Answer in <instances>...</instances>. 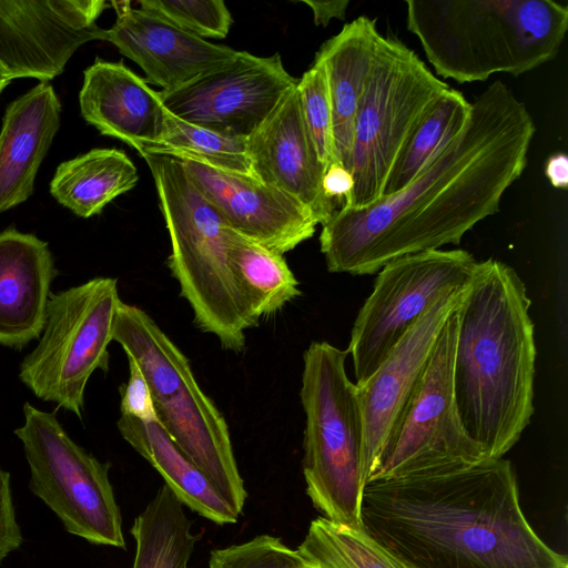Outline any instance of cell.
I'll use <instances>...</instances> for the list:
<instances>
[{"label": "cell", "mask_w": 568, "mask_h": 568, "mask_svg": "<svg viewBox=\"0 0 568 568\" xmlns=\"http://www.w3.org/2000/svg\"><path fill=\"white\" fill-rule=\"evenodd\" d=\"M535 132L525 102L494 81L470 102L463 129L403 190L362 210L341 207L322 225L327 271L371 275L398 257L458 245L499 211L527 166Z\"/></svg>", "instance_id": "cell-1"}, {"label": "cell", "mask_w": 568, "mask_h": 568, "mask_svg": "<svg viewBox=\"0 0 568 568\" xmlns=\"http://www.w3.org/2000/svg\"><path fill=\"white\" fill-rule=\"evenodd\" d=\"M364 529L410 568H568L535 532L509 460L374 479L363 489Z\"/></svg>", "instance_id": "cell-2"}, {"label": "cell", "mask_w": 568, "mask_h": 568, "mask_svg": "<svg viewBox=\"0 0 568 568\" xmlns=\"http://www.w3.org/2000/svg\"><path fill=\"white\" fill-rule=\"evenodd\" d=\"M531 301L518 273L478 262L457 308L454 394L462 425L488 458H501L534 414Z\"/></svg>", "instance_id": "cell-3"}, {"label": "cell", "mask_w": 568, "mask_h": 568, "mask_svg": "<svg viewBox=\"0 0 568 568\" xmlns=\"http://www.w3.org/2000/svg\"><path fill=\"white\" fill-rule=\"evenodd\" d=\"M406 26L436 77L457 83L519 75L554 60L568 7L554 0H406Z\"/></svg>", "instance_id": "cell-4"}, {"label": "cell", "mask_w": 568, "mask_h": 568, "mask_svg": "<svg viewBox=\"0 0 568 568\" xmlns=\"http://www.w3.org/2000/svg\"><path fill=\"white\" fill-rule=\"evenodd\" d=\"M171 242L168 266L190 304L195 324L225 349L242 352L256 326L230 256L231 227L191 181L182 160L144 150Z\"/></svg>", "instance_id": "cell-5"}, {"label": "cell", "mask_w": 568, "mask_h": 568, "mask_svg": "<svg viewBox=\"0 0 568 568\" xmlns=\"http://www.w3.org/2000/svg\"><path fill=\"white\" fill-rule=\"evenodd\" d=\"M112 341L141 368L158 423L240 516L247 494L229 426L197 384L187 357L148 313L122 301L114 314Z\"/></svg>", "instance_id": "cell-6"}, {"label": "cell", "mask_w": 568, "mask_h": 568, "mask_svg": "<svg viewBox=\"0 0 568 568\" xmlns=\"http://www.w3.org/2000/svg\"><path fill=\"white\" fill-rule=\"evenodd\" d=\"M347 355L328 342H312L304 352L303 474L306 494L322 517L363 529L364 425L357 386L345 368Z\"/></svg>", "instance_id": "cell-7"}, {"label": "cell", "mask_w": 568, "mask_h": 568, "mask_svg": "<svg viewBox=\"0 0 568 568\" xmlns=\"http://www.w3.org/2000/svg\"><path fill=\"white\" fill-rule=\"evenodd\" d=\"M449 88L402 40L393 34L381 36L345 165L354 186L342 207L362 210L383 197L408 138Z\"/></svg>", "instance_id": "cell-8"}, {"label": "cell", "mask_w": 568, "mask_h": 568, "mask_svg": "<svg viewBox=\"0 0 568 568\" xmlns=\"http://www.w3.org/2000/svg\"><path fill=\"white\" fill-rule=\"evenodd\" d=\"M120 301L112 277L51 293L39 342L20 364V381L38 398L81 419L91 375L109 368L108 346Z\"/></svg>", "instance_id": "cell-9"}, {"label": "cell", "mask_w": 568, "mask_h": 568, "mask_svg": "<svg viewBox=\"0 0 568 568\" xmlns=\"http://www.w3.org/2000/svg\"><path fill=\"white\" fill-rule=\"evenodd\" d=\"M14 430L30 468V491L60 519L64 529L93 545L125 549L120 508L109 479L111 463L78 445L54 413L30 403Z\"/></svg>", "instance_id": "cell-10"}, {"label": "cell", "mask_w": 568, "mask_h": 568, "mask_svg": "<svg viewBox=\"0 0 568 568\" xmlns=\"http://www.w3.org/2000/svg\"><path fill=\"white\" fill-rule=\"evenodd\" d=\"M446 318L374 479L449 471L489 459L464 429L454 394L458 314Z\"/></svg>", "instance_id": "cell-11"}, {"label": "cell", "mask_w": 568, "mask_h": 568, "mask_svg": "<svg viewBox=\"0 0 568 568\" xmlns=\"http://www.w3.org/2000/svg\"><path fill=\"white\" fill-rule=\"evenodd\" d=\"M477 264L468 251L439 248L383 266L351 331L355 384L368 379L440 291L465 287Z\"/></svg>", "instance_id": "cell-12"}, {"label": "cell", "mask_w": 568, "mask_h": 568, "mask_svg": "<svg viewBox=\"0 0 568 568\" xmlns=\"http://www.w3.org/2000/svg\"><path fill=\"white\" fill-rule=\"evenodd\" d=\"M297 81L284 68L280 53L256 57L242 51L233 63L158 94L164 109L181 120L247 139Z\"/></svg>", "instance_id": "cell-13"}, {"label": "cell", "mask_w": 568, "mask_h": 568, "mask_svg": "<svg viewBox=\"0 0 568 568\" xmlns=\"http://www.w3.org/2000/svg\"><path fill=\"white\" fill-rule=\"evenodd\" d=\"M104 0H0V67L11 80L48 82L90 41H105L97 20Z\"/></svg>", "instance_id": "cell-14"}, {"label": "cell", "mask_w": 568, "mask_h": 568, "mask_svg": "<svg viewBox=\"0 0 568 568\" xmlns=\"http://www.w3.org/2000/svg\"><path fill=\"white\" fill-rule=\"evenodd\" d=\"M465 287L440 291L368 379L356 384L364 425L363 488L378 469L439 332L459 305Z\"/></svg>", "instance_id": "cell-15"}, {"label": "cell", "mask_w": 568, "mask_h": 568, "mask_svg": "<svg viewBox=\"0 0 568 568\" xmlns=\"http://www.w3.org/2000/svg\"><path fill=\"white\" fill-rule=\"evenodd\" d=\"M180 160L204 199L239 234L281 255L314 235L312 213L286 193L255 176Z\"/></svg>", "instance_id": "cell-16"}, {"label": "cell", "mask_w": 568, "mask_h": 568, "mask_svg": "<svg viewBox=\"0 0 568 568\" xmlns=\"http://www.w3.org/2000/svg\"><path fill=\"white\" fill-rule=\"evenodd\" d=\"M110 4L116 20L105 29V41L144 71L146 83L162 91L179 89L220 70L242 53L185 32L150 12L132 8L130 2Z\"/></svg>", "instance_id": "cell-17"}, {"label": "cell", "mask_w": 568, "mask_h": 568, "mask_svg": "<svg viewBox=\"0 0 568 568\" xmlns=\"http://www.w3.org/2000/svg\"><path fill=\"white\" fill-rule=\"evenodd\" d=\"M247 154L254 176L303 204L317 224L337 210L323 192L325 168L306 126L297 84L247 138Z\"/></svg>", "instance_id": "cell-18"}, {"label": "cell", "mask_w": 568, "mask_h": 568, "mask_svg": "<svg viewBox=\"0 0 568 568\" xmlns=\"http://www.w3.org/2000/svg\"><path fill=\"white\" fill-rule=\"evenodd\" d=\"M82 118L102 135L112 136L141 153L155 145L165 118L158 91L122 61L97 58L83 72L79 93Z\"/></svg>", "instance_id": "cell-19"}, {"label": "cell", "mask_w": 568, "mask_h": 568, "mask_svg": "<svg viewBox=\"0 0 568 568\" xmlns=\"http://www.w3.org/2000/svg\"><path fill=\"white\" fill-rule=\"evenodd\" d=\"M57 275L48 243L14 227L0 232V345L21 349L39 339Z\"/></svg>", "instance_id": "cell-20"}, {"label": "cell", "mask_w": 568, "mask_h": 568, "mask_svg": "<svg viewBox=\"0 0 568 568\" xmlns=\"http://www.w3.org/2000/svg\"><path fill=\"white\" fill-rule=\"evenodd\" d=\"M61 103L40 82L7 105L0 130V213L26 202L60 128Z\"/></svg>", "instance_id": "cell-21"}, {"label": "cell", "mask_w": 568, "mask_h": 568, "mask_svg": "<svg viewBox=\"0 0 568 568\" xmlns=\"http://www.w3.org/2000/svg\"><path fill=\"white\" fill-rule=\"evenodd\" d=\"M381 36L376 19L359 16L325 41L314 59L326 73L336 159L344 166L351 154L356 113Z\"/></svg>", "instance_id": "cell-22"}, {"label": "cell", "mask_w": 568, "mask_h": 568, "mask_svg": "<svg viewBox=\"0 0 568 568\" xmlns=\"http://www.w3.org/2000/svg\"><path fill=\"white\" fill-rule=\"evenodd\" d=\"M116 426L184 506L217 525L237 521L239 515L158 422L121 415Z\"/></svg>", "instance_id": "cell-23"}, {"label": "cell", "mask_w": 568, "mask_h": 568, "mask_svg": "<svg viewBox=\"0 0 568 568\" xmlns=\"http://www.w3.org/2000/svg\"><path fill=\"white\" fill-rule=\"evenodd\" d=\"M138 181V170L123 151L98 148L60 163L50 193L77 216L90 217L132 190Z\"/></svg>", "instance_id": "cell-24"}, {"label": "cell", "mask_w": 568, "mask_h": 568, "mask_svg": "<svg viewBox=\"0 0 568 568\" xmlns=\"http://www.w3.org/2000/svg\"><path fill=\"white\" fill-rule=\"evenodd\" d=\"M184 505L164 484L135 517L131 535L135 540L132 568H189L200 535Z\"/></svg>", "instance_id": "cell-25"}, {"label": "cell", "mask_w": 568, "mask_h": 568, "mask_svg": "<svg viewBox=\"0 0 568 568\" xmlns=\"http://www.w3.org/2000/svg\"><path fill=\"white\" fill-rule=\"evenodd\" d=\"M230 256L257 321L301 295L298 281L283 255L231 229Z\"/></svg>", "instance_id": "cell-26"}, {"label": "cell", "mask_w": 568, "mask_h": 568, "mask_svg": "<svg viewBox=\"0 0 568 568\" xmlns=\"http://www.w3.org/2000/svg\"><path fill=\"white\" fill-rule=\"evenodd\" d=\"M296 550L310 568H410L364 528L322 516L311 521Z\"/></svg>", "instance_id": "cell-27"}, {"label": "cell", "mask_w": 568, "mask_h": 568, "mask_svg": "<svg viewBox=\"0 0 568 568\" xmlns=\"http://www.w3.org/2000/svg\"><path fill=\"white\" fill-rule=\"evenodd\" d=\"M470 102L460 91L447 89L432 104L404 145L385 185L384 196L403 190L435 152L465 125Z\"/></svg>", "instance_id": "cell-28"}, {"label": "cell", "mask_w": 568, "mask_h": 568, "mask_svg": "<svg viewBox=\"0 0 568 568\" xmlns=\"http://www.w3.org/2000/svg\"><path fill=\"white\" fill-rule=\"evenodd\" d=\"M144 150L192 160L224 172L254 176L247 154V139L220 134L181 120L168 111L158 142Z\"/></svg>", "instance_id": "cell-29"}, {"label": "cell", "mask_w": 568, "mask_h": 568, "mask_svg": "<svg viewBox=\"0 0 568 568\" xmlns=\"http://www.w3.org/2000/svg\"><path fill=\"white\" fill-rule=\"evenodd\" d=\"M140 9L202 39H224L233 23L223 0H140Z\"/></svg>", "instance_id": "cell-30"}, {"label": "cell", "mask_w": 568, "mask_h": 568, "mask_svg": "<svg viewBox=\"0 0 568 568\" xmlns=\"http://www.w3.org/2000/svg\"><path fill=\"white\" fill-rule=\"evenodd\" d=\"M301 108L306 126L325 170L337 162L334 135L333 111L326 73L315 61L297 81ZM339 163V162H338Z\"/></svg>", "instance_id": "cell-31"}, {"label": "cell", "mask_w": 568, "mask_h": 568, "mask_svg": "<svg viewBox=\"0 0 568 568\" xmlns=\"http://www.w3.org/2000/svg\"><path fill=\"white\" fill-rule=\"evenodd\" d=\"M296 549L281 538L258 535L248 541L214 549L209 568H305Z\"/></svg>", "instance_id": "cell-32"}, {"label": "cell", "mask_w": 568, "mask_h": 568, "mask_svg": "<svg viewBox=\"0 0 568 568\" xmlns=\"http://www.w3.org/2000/svg\"><path fill=\"white\" fill-rule=\"evenodd\" d=\"M128 362L129 381L120 388L121 415L143 422H158L149 384L139 365L132 358H128Z\"/></svg>", "instance_id": "cell-33"}, {"label": "cell", "mask_w": 568, "mask_h": 568, "mask_svg": "<svg viewBox=\"0 0 568 568\" xmlns=\"http://www.w3.org/2000/svg\"><path fill=\"white\" fill-rule=\"evenodd\" d=\"M22 541L12 500L10 473L0 467V565L9 554L21 546Z\"/></svg>", "instance_id": "cell-34"}, {"label": "cell", "mask_w": 568, "mask_h": 568, "mask_svg": "<svg viewBox=\"0 0 568 568\" xmlns=\"http://www.w3.org/2000/svg\"><path fill=\"white\" fill-rule=\"evenodd\" d=\"M353 186L352 173L342 163L334 162L327 166L322 179V187L328 199L341 203L342 207Z\"/></svg>", "instance_id": "cell-35"}, {"label": "cell", "mask_w": 568, "mask_h": 568, "mask_svg": "<svg viewBox=\"0 0 568 568\" xmlns=\"http://www.w3.org/2000/svg\"><path fill=\"white\" fill-rule=\"evenodd\" d=\"M308 6L313 12L314 23L326 27L332 19L344 20L349 4V0H301Z\"/></svg>", "instance_id": "cell-36"}, {"label": "cell", "mask_w": 568, "mask_h": 568, "mask_svg": "<svg viewBox=\"0 0 568 568\" xmlns=\"http://www.w3.org/2000/svg\"><path fill=\"white\" fill-rule=\"evenodd\" d=\"M545 174L554 187L566 190L568 186L567 155L561 152L550 155L546 161Z\"/></svg>", "instance_id": "cell-37"}, {"label": "cell", "mask_w": 568, "mask_h": 568, "mask_svg": "<svg viewBox=\"0 0 568 568\" xmlns=\"http://www.w3.org/2000/svg\"><path fill=\"white\" fill-rule=\"evenodd\" d=\"M11 79L6 73V71L0 67V94L2 91L11 83Z\"/></svg>", "instance_id": "cell-38"}, {"label": "cell", "mask_w": 568, "mask_h": 568, "mask_svg": "<svg viewBox=\"0 0 568 568\" xmlns=\"http://www.w3.org/2000/svg\"><path fill=\"white\" fill-rule=\"evenodd\" d=\"M305 568H310V567L306 566Z\"/></svg>", "instance_id": "cell-39"}]
</instances>
